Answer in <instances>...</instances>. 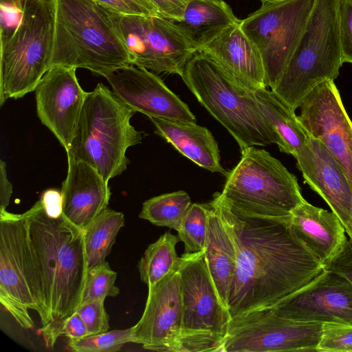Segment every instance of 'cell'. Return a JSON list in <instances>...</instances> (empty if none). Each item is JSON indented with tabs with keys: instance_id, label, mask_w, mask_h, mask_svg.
<instances>
[{
	"instance_id": "7c38bea8",
	"label": "cell",
	"mask_w": 352,
	"mask_h": 352,
	"mask_svg": "<svg viewBox=\"0 0 352 352\" xmlns=\"http://www.w3.org/2000/svg\"><path fill=\"white\" fill-rule=\"evenodd\" d=\"M108 10L128 50L131 65L153 73L181 76L188 60L197 52L170 19Z\"/></svg>"
},
{
	"instance_id": "ba28073f",
	"label": "cell",
	"mask_w": 352,
	"mask_h": 352,
	"mask_svg": "<svg viewBox=\"0 0 352 352\" xmlns=\"http://www.w3.org/2000/svg\"><path fill=\"white\" fill-rule=\"evenodd\" d=\"M54 0H23L18 28L0 50V104L35 90L50 67Z\"/></svg>"
},
{
	"instance_id": "60d3db41",
	"label": "cell",
	"mask_w": 352,
	"mask_h": 352,
	"mask_svg": "<svg viewBox=\"0 0 352 352\" xmlns=\"http://www.w3.org/2000/svg\"><path fill=\"white\" fill-rule=\"evenodd\" d=\"M40 200L47 214L54 216L63 214L61 191L56 189H47L43 192Z\"/></svg>"
},
{
	"instance_id": "8fae6325",
	"label": "cell",
	"mask_w": 352,
	"mask_h": 352,
	"mask_svg": "<svg viewBox=\"0 0 352 352\" xmlns=\"http://www.w3.org/2000/svg\"><path fill=\"white\" fill-rule=\"evenodd\" d=\"M0 302L23 329L34 326L30 309L43 316L24 216L7 210L0 211Z\"/></svg>"
},
{
	"instance_id": "83f0119b",
	"label": "cell",
	"mask_w": 352,
	"mask_h": 352,
	"mask_svg": "<svg viewBox=\"0 0 352 352\" xmlns=\"http://www.w3.org/2000/svg\"><path fill=\"white\" fill-rule=\"evenodd\" d=\"M178 236L169 232L151 243L138 263L141 280L150 288L160 281L179 263L176 252Z\"/></svg>"
},
{
	"instance_id": "836d02e7",
	"label": "cell",
	"mask_w": 352,
	"mask_h": 352,
	"mask_svg": "<svg viewBox=\"0 0 352 352\" xmlns=\"http://www.w3.org/2000/svg\"><path fill=\"white\" fill-rule=\"evenodd\" d=\"M76 312L82 318L88 336L109 331V316L104 307V300H91L82 302Z\"/></svg>"
},
{
	"instance_id": "9c48e42d",
	"label": "cell",
	"mask_w": 352,
	"mask_h": 352,
	"mask_svg": "<svg viewBox=\"0 0 352 352\" xmlns=\"http://www.w3.org/2000/svg\"><path fill=\"white\" fill-rule=\"evenodd\" d=\"M178 270L182 320L176 352L222 351L230 318L217 293L204 250L183 253Z\"/></svg>"
},
{
	"instance_id": "5bb4252c",
	"label": "cell",
	"mask_w": 352,
	"mask_h": 352,
	"mask_svg": "<svg viewBox=\"0 0 352 352\" xmlns=\"http://www.w3.org/2000/svg\"><path fill=\"white\" fill-rule=\"evenodd\" d=\"M299 108L298 118L306 131L324 144L352 186V122L334 80L317 85Z\"/></svg>"
},
{
	"instance_id": "74e56055",
	"label": "cell",
	"mask_w": 352,
	"mask_h": 352,
	"mask_svg": "<svg viewBox=\"0 0 352 352\" xmlns=\"http://www.w3.org/2000/svg\"><path fill=\"white\" fill-rule=\"evenodd\" d=\"M324 268L342 275L352 283V241L349 239L337 256Z\"/></svg>"
},
{
	"instance_id": "e575fe53",
	"label": "cell",
	"mask_w": 352,
	"mask_h": 352,
	"mask_svg": "<svg viewBox=\"0 0 352 352\" xmlns=\"http://www.w3.org/2000/svg\"><path fill=\"white\" fill-rule=\"evenodd\" d=\"M338 16L342 61L352 64V0L339 1Z\"/></svg>"
},
{
	"instance_id": "e0dca14e",
	"label": "cell",
	"mask_w": 352,
	"mask_h": 352,
	"mask_svg": "<svg viewBox=\"0 0 352 352\" xmlns=\"http://www.w3.org/2000/svg\"><path fill=\"white\" fill-rule=\"evenodd\" d=\"M178 267L179 265L160 281L148 288L142 317L131 327L132 342L142 344L145 349L176 352L182 320Z\"/></svg>"
},
{
	"instance_id": "d4e9b609",
	"label": "cell",
	"mask_w": 352,
	"mask_h": 352,
	"mask_svg": "<svg viewBox=\"0 0 352 352\" xmlns=\"http://www.w3.org/2000/svg\"><path fill=\"white\" fill-rule=\"evenodd\" d=\"M172 21L198 52L241 20L223 0H189L182 20Z\"/></svg>"
},
{
	"instance_id": "d590c367",
	"label": "cell",
	"mask_w": 352,
	"mask_h": 352,
	"mask_svg": "<svg viewBox=\"0 0 352 352\" xmlns=\"http://www.w3.org/2000/svg\"><path fill=\"white\" fill-rule=\"evenodd\" d=\"M104 8L125 15L160 16L149 0H94Z\"/></svg>"
},
{
	"instance_id": "ffe728a7",
	"label": "cell",
	"mask_w": 352,
	"mask_h": 352,
	"mask_svg": "<svg viewBox=\"0 0 352 352\" xmlns=\"http://www.w3.org/2000/svg\"><path fill=\"white\" fill-rule=\"evenodd\" d=\"M68 170L63 182V214L82 230L107 208L109 182L89 164L67 155Z\"/></svg>"
},
{
	"instance_id": "ac0fdd59",
	"label": "cell",
	"mask_w": 352,
	"mask_h": 352,
	"mask_svg": "<svg viewBox=\"0 0 352 352\" xmlns=\"http://www.w3.org/2000/svg\"><path fill=\"white\" fill-rule=\"evenodd\" d=\"M273 309L299 321L352 324V283L342 275L324 268Z\"/></svg>"
},
{
	"instance_id": "484cf974",
	"label": "cell",
	"mask_w": 352,
	"mask_h": 352,
	"mask_svg": "<svg viewBox=\"0 0 352 352\" xmlns=\"http://www.w3.org/2000/svg\"><path fill=\"white\" fill-rule=\"evenodd\" d=\"M261 111L278 139L281 152L294 157L309 137L295 111L267 88L254 91Z\"/></svg>"
},
{
	"instance_id": "7bdbcfd3",
	"label": "cell",
	"mask_w": 352,
	"mask_h": 352,
	"mask_svg": "<svg viewBox=\"0 0 352 352\" xmlns=\"http://www.w3.org/2000/svg\"><path fill=\"white\" fill-rule=\"evenodd\" d=\"M23 0H0V5L15 8L19 10L23 9Z\"/></svg>"
},
{
	"instance_id": "603a6c76",
	"label": "cell",
	"mask_w": 352,
	"mask_h": 352,
	"mask_svg": "<svg viewBox=\"0 0 352 352\" xmlns=\"http://www.w3.org/2000/svg\"><path fill=\"white\" fill-rule=\"evenodd\" d=\"M155 133L199 166L226 176L218 144L212 133L196 122L148 117Z\"/></svg>"
},
{
	"instance_id": "8992f818",
	"label": "cell",
	"mask_w": 352,
	"mask_h": 352,
	"mask_svg": "<svg viewBox=\"0 0 352 352\" xmlns=\"http://www.w3.org/2000/svg\"><path fill=\"white\" fill-rule=\"evenodd\" d=\"M226 175L223 201L250 217L287 219L305 201L296 176L265 149L251 146Z\"/></svg>"
},
{
	"instance_id": "4dcf8cb0",
	"label": "cell",
	"mask_w": 352,
	"mask_h": 352,
	"mask_svg": "<svg viewBox=\"0 0 352 352\" xmlns=\"http://www.w3.org/2000/svg\"><path fill=\"white\" fill-rule=\"evenodd\" d=\"M129 342H132L131 327L69 339L68 346L75 352H116Z\"/></svg>"
},
{
	"instance_id": "f546056e",
	"label": "cell",
	"mask_w": 352,
	"mask_h": 352,
	"mask_svg": "<svg viewBox=\"0 0 352 352\" xmlns=\"http://www.w3.org/2000/svg\"><path fill=\"white\" fill-rule=\"evenodd\" d=\"M209 206L192 204L177 231V236L184 244V252L191 254L204 251L206 241Z\"/></svg>"
},
{
	"instance_id": "52a82bcc",
	"label": "cell",
	"mask_w": 352,
	"mask_h": 352,
	"mask_svg": "<svg viewBox=\"0 0 352 352\" xmlns=\"http://www.w3.org/2000/svg\"><path fill=\"white\" fill-rule=\"evenodd\" d=\"M339 1L316 0L300 43L272 91L293 111L319 84L334 80L342 61Z\"/></svg>"
},
{
	"instance_id": "b9f144b4",
	"label": "cell",
	"mask_w": 352,
	"mask_h": 352,
	"mask_svg": "<svg viewBox=\"0 0 352 352\" xmlns=\"http://www.w3.org/2000/svg\"><path fill=\"white\" fill-rule=\"evenodd\" d=\"M12 194V185L7 176L6 164L0 160V211L7 209Z\"/></svg>"
},
{
	"instance_id": "7402d4cb",
	"label": "cell",
	"mask_w": 352,
	"mask_h": 352,
	"mask_svg": "<svg viewBox=\"0 0 352 352\" xmlns=\"http://www.w3.org/2000/svg\"><path fill=\"white\" fill-rule=\"evenodd\" d=\"M298 237L325 267L344 248L347 238L338 217L306 200L292 212Z\"/></svg>"
},
{
	"instance_id": "277c9868",
	"label": "cell",
	"mask_w": 352,
	"mask_h": 352,
	"mask_svg": "<svg viewBox=\"0 0 352 352\" xmlns=\"http://www.w3.org/2000/svg\"><path fill=\"white\" fill-rule=\"evenodd\" d=\"M181 77L198 101L234 138L241 152L251 146L278 145L254 91L235 81L211 58L196 52Z\"/></svg>"
},
{
	"instance_id": "d6a6232c",
	"label": "cell",
	"mask_w": 352,
	"mask_h": 352,
	"mask_svg": "<svg viewBox=\"0 0 352 352\" xmlns=\"http://www.w3.org/2000/svg\"><path fill=\"white\" fill-rule=\"evenodd\" d=\"M316 351L352 352V324L322 323V334Z\"/></svg>"
},
{
	"instance_id": "cb8c5ba5",
	"label": "cell",
	"mask_w": 352,
	"mask_h": 352,
	"mask_svg": "<svg viewBox=\"0 0 352 352\" xmlns=\"http://www.w3.org/2000/svg\"><path fill=\"white\" fill-rule=\"evenodd\" d=\"M208 204L204 256L220 301L228 310L229 292L236 265V252L217 208L210 201Z\"/></svg>"
},
{
	"instance_id": "d6986e66",
	"label": "cell",
	"mask_w": 352,
	"mask_h": 352,
	"mask_svg": "<svg viewBox=\"0 0 352 352\" xmlns=\"http://www.w3.org/2000/svg\"><path fill=\"white\" fill-rule=\"evenodd\" d=\"M295 159L305 182L327 202L352 241V186L341 166L310 135Z\"/></svg>"
},
{
	"instance_id": "44dd1931",
	"label": "cell",
	"mask_w": 352,
	"mask_h": 352,
	"mask_svg": "<svg viewBox=\"0 0 352 352\" xmlns=\"http://www.w3.org/2000/svg\"><path fill=\"white\" fill-rule=\"evenodd\" d=\"M240 23L226 29L197 52L211 58L235 81L249 90L255 91L267 88L260 53L243 32Z\"/></svg>"
},
{
	"instance_id": "2e32d148",
	"label": "cell",
	"mask_w": 352,
	"mask_h": 352,
	"mask_svg": "<svg viewBox=\"0 0 352 352\" xmlns=\"http://www.w3.org/2000/svg\"><path fill=\"white\" fill-rule=\"evenodd\" d=\"M116 96L135 112L148 117L196 122L188 106L155 73L133 65L103 72Z\"/></svg>"
},
{
	"instance_id": "1f68e13d",
	"label": "cell",
	"mask_w": 352,
	"mask_h": 352,
	"mask_svg": "<svg viewBox=\"0 0 352 352\" xmlns=\"http://www.w3.org/2000/svg\"><path fill=\"white\" fill-rule=\"evenodd\" d=\"M116 278L117 273L106 261L88 269L82 302L117 296L120 289L116 285Z\"/></svg>"
},
{
	"instance_id": "ab89813d",
	"label": "cell",
	"mask_w": 352,
	"mask_h": 352,
	"mask_svg": "<svg viewBox=\"0 0 352 352\" xmlns=\"http://www.w3.org/2000/svg\"><path fill=\"white\" fill-rule=\"evenodd\" d=\"M60 333V336H64L69 339H79L88 336L86 325L77 312L66 319L62 325Z\"/></svg>"
},
{
	"instance_id": "30bf717a",
	"label": "cell",
	"mask_w": 352,
	"mask_h": 352,
	"mask_svg": "<svg viewBox=\"0 0 352 352\" xmlns=\"http://www.w3.org/2000/svg\"><path fill=\"white\" fill-rule=\"evenodd\" d=\"M258 9L241 20L243 32L262 58L266 87L275 86L295 53L316 0H261Z\"/></svg>"
},
{
	"instance_id": "6da1fadb",
	"label": "cell",
	"mask_w": 352,
	"mask_h": 352,
	"mask_svg": "<svg viewBox=\"0 0 352 352\" xmlns=\"http://www.w3.org/2000/svg\"><path fill=\"white\" fill-rule=\"evenodd\" d=\"M217 208L236 252L228 310L230 320L276 307L324 269L296 234L292 218L250 217L232 211L219 192Z\"/></svg>"
},
{
	"instance_id": "4316f807",
	"label": "cell",
	"mask_w": 352,
	"mask_h": 352,
	"mask_svg": "<svg viewBox=\"0 0 352 352\" xmlns=\"http://www.w3.org/2000/svg\"><path fill=\"white\" fill-rule=\"evenodd\" d=\"M124 226L123 213L107 208L84 230L88 269L105 261Z\"/></svg>"
},
{
	"instance_id": "7a4b0ae2",
	"label": "cell",
	"mask_w": 352,
	"mask_h": 352,
	"mask_svg": "<svg viewBox=\"0 0 352 352\" xmlns=\"http://www.w3.org/2000/svg\"><path fill=\"white\" fill-rule=\"evenodd\" d=\"M23 214L43 310L41 331L52 348L82 301L88 272L84 230L63 214H47L40 199Z\"/></svg>"
},
{
	"instance_id": "f1b7e54d",
	"label": "cell",
	"mask_w": 352,
	"mask_h": 352,
	"mask_svg": "<svg viewBox=\"0 0 352 352\" xmlns=\"http://www.w3.org/2000/svg\"><path fill=\"white\" fill-rule=\"evenodd\" d=\"M191 204L190 196L184 190L165 193L146 200L139 217L177 232Z\"/></svg>"
},
{
	"instance_id": "4fadbf2b",
	"label": "cell",
	"mask_w": 352,
	"mask_h": 352,
	"mask_svg": "<svg viewBox=\"0 0 352 352\" xmlns=\"http://www.w3.org/2000/svg\"><path fill=\"white\" fill-rule=\"evenodd\" d=\"M322 323L284 317L273 309L230 320L222 352L316 351Z\"/></svg>"
},
{
	"instance_id": "f35d334b",
	"label": "cell",
	"mask_w": 352,
	"mask_h": 352,
	"mask_svg": "<svg viewBox=\"0 0 352 352\" xmlns=\"http://www.w3.org/2000/svg\"><path fill=\"white\" fill-rule=\"evenodd\" d=\"M160 16L173 21L182 20L189 0H149Z\"/></svg>"
},
{
	"instance_id": "8d00e7d4",
	"label": "cell",
	"mask_w": 352,
	"mask_h": 352,
	"mask_svg": "<svg viewBox=\"0 0 352 352\" xmlns=\"http://www.w3.org/2000/svg\"><path fill=\"white\" fill-rule=\"evenodd\" d=\"M22 10L0 5V40L1 45L5 44L18 28Z\"/></svg>"
},
{
	"instance_id": "3957f363",
	"label": "cell",
	"mask_w": 352,
	"mask_h": 352,
	"mask_svg": "<svg viewBox=\"0 0 352 352\" xmlns=\"http://www.w3.org/2000/svg\"><path fill=\"white\" fill-rule=\"evenodd\" d=\"M54 1L50 67L84 68L101 75L131 64L128 50L107 8L94 0Z\"/></svg>"
},
{
	"instance_id": "5b68a950",
	"label": "cell",
	"mask_w": 352,
	"mask_h": 352,
	"mask_svg": "<svg viewBox=\"0 0 352 352\" xmlns=\"http://www.w3.org/2000/svg\"><path fill=\"white\" fill-rule=\"evenodd\" d=\"M135 112L107 86L87 92L76 131L66 152L92 166L107 182L127 168V149L142 142L143 132L131 124Z\"/></svg>"
},
{
	"instance_id": "9a60e30c",
	"label": "cell",
	"mask_w": 352,
	"mask_h": 352,
	"mask_svg": "<svg viewBox=\"0 0 352 352\" xmlns=\"http://www.w3.org/2000/svg\"><path fill=\"white\" fill-rule=\"evenodd\" d=\"M76 68L50 67L35 89L37 116L66 152L74 138L87 92L80 87Z\"/></svg>"
}]
</instances>
